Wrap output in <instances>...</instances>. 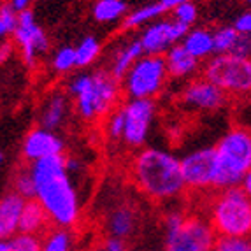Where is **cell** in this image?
<instances>
[{
    "mask_svg": "<svg viewBox=\"0 0 251 251\" xmlns=\"http://www.w3.org/2000/svg\"><path fill=\"white\" fill-rule=\"evenodd\" d=\"M34 199L46 211L53 226L72 228L81 218V202L72 179L65 172V155H53L30 163Z\"/></svg>",
    "mask_w": 251,
    "mask_h": 251,
    "instance_id": "cell-1",
    "label": "cell"
},
{
    "mask_svg": "<svg viewBox=\"0 0 251 251\" xmlns=\"http://www.w3.org/2000/svg\"><path fill=\"white\" fill-rule=\"evenodd\" d=\"M83 171V162L79 158H75V156H65V172H67L69 176H74V174H79Z\"/></svg>",
    "mask_w": 251,
    "mask_h": 251,
    "instance_id": "cell-37",
    "label": "cell"
},
{
    "mask_svg": "<svg viewBox=\"0 0 251 251\" xmlns=\"http://www.w3.org/2000/svg\"><path fill=\"white\" fill-rule=\"evenodd\" d=\"M162 56L163 62H165L167 74L172 75V77H188V75H193L199 71V65H201V62L193 58L179 42L169 48Z\"/></svg>",
    "mask_w": 251,
    "mask_h": 251,
    "instance_id": "cell-18",
    "label": "cell"
},
{
    "mask_svg": "<svg viewBox=\"0 0 251 251\" xmlns=\"http://www.w3.org/2000/svg\"><path fill=\"white\" fill-rule=\"evenodd\" d=\"M183 2H186V0H160V4L163 5V9H165V11H169V9L172 11L176 5L183 4Z\"/></svg>",
    "mask_w": 251,
    "mask_h": 251,
    "instance_id": "cell-41",
    "label": "cell"
},
{
    "mask_svg": "<svg viewBox=\"0 0 251 251\" xmlns=\"http://www.w3.org/2000/svg\"><path fill=\"white\" fill-rule=\"evenodd\" d=\"M169 74L163 56L143 54L122 77V90L128 99H153L165 86Z\"/></svg>",
    "mask_w": 251,
    "mask_h": 251,
    "instance_id": "cell-8",
    "label": "cell"
},
{
    "mask_svg": "<svg viewBox=\"0 0 251 251\" xmlns=\"http://www.w3.org/2000/svg\"><path fill=\"white\" fill-rule=\"evenodd\" d=\"M181 99H183L184 105L197 109V111H218L226 104L228 97L218 88L216 84H213L205 77H199V79H193L183 90Z\"/></svg>",
    "mask_w": 251,
    "mask_h": 251,
    "instance_id": "cell-13",
    "label": "cell"
},
{
    "mask_svg": "<svg viewBox=\"0 0 251 251\" xmlns=\"http://www.w3.org/2000/svg\"><path fill=\"white\" fill-rule=\"evenodd\" d=\"M50 218L46 211L42 209L35 199H28L23 202L20 214V223H18V232L23 234H34V235H44L50 230Z\"/></svg>",
    "mask_w": 251,
    "mask_h": 251,
    "instance_id": "cell-16",
    "label": "cell"
},
{
    "mask_svg": "<svg viewBox=\"0 0 251 251\" xmlns=\"http://www.w3.org/2000/svg\"><path fill=\"white\" fill-rule=\"evenodd\" d=\"M239 34L234 26H222L213 32V50L214 54H230Z\"/></svg>",
    "mask_w": 251,
    "mask_h": 251,
    "instance_id": "cell-26",
    "label": "cell"
},
{
    "mask_svg": "<svg viewBox=\"0 0 251 251\" xmlns=\"http://www.w3.org/2000/svg\"><path fill=\"white\" fill-rule=\"evenodd\" d=\"M184 188L192 192H211L214 181V148H199L179 160Z\"/></svg>",
    "mask_w": 251,
    "mask_h": 251,
    "instance_id": "cell-11",
    "label": "cell"
},
{
    "mask_svg": "<svg viewBox=\"0 0 251 251\" xmlns=\"http://www.w3.org/2000/svg\"><path fill=\"white\" fill-rule=\"evenodd\" d=\"M230 54L234 56H241V58H250L251 54V39L250 35H239L235 41L234 48H232Z\"/></svg>",
    "mask_w": 251,
    "mask_h": 251,
    "instance_id": "cell-34",
    "label": "cell"
},
{
    "mask_svg": "<svg viewBox=\"0 0 251 251\" xmlns=\"http://www.w3.org/2000/svg\"><path fill=\"white\" fill-rule=\"evenodd\" d=\"M239 186L244 190V192L248 193V195H251V172H248L246 176L241 179V183H239Z\"/></svg>",
    "mask_w": 251,
    "mask_h": 251,
    "instance_id": "cell-40",
    "label": "cell"
},
{
    "mask_svg": "<svg viewBox=\"0 0 251 251\" xmlns=\"http://www.w3.org/2000/svg\"><path fill=\"white\" fill-rule=\"evenodd\" d=\"M143 48H141V42L139 39L126 42L125 46H122L116 51V54L113 56V63H111V71L109 74L113 75L114 79L122 81L123 75L128 72V69L135 63V60L143 56Z\"/></svg>",
    "mask_w": 251,
    "mask_h": 251,
    "instance_id": "cell-21",
    "label": "cell"
},
{
    "mask_svg": "<svg viewBox=\"0 0 251 251\" xmlns=\"http://www.w3.org/2000/svg\"><path fill=\"white\" fill-rule=\"evenodd\" d=\"M102 248L105 251H126V243L123 239H116V237H107L102 243Z\"/></svg>",
    "mask_w": 251,
    "mask_h": 251,
    "instance_id": "cell-36",
    "label": "cell"
},
{
    "mask_svg": "<svg viewBox=\"0 0 251 251\" xmlns=\"http://www.w3.org/2000/svg\"><path fill=\"white\" fill-rule=\"evenodd\" d=\"M14 192H16L20 197L25 199V201L34 199L35 186H34V181H32V176H30L28 171L20 172V174L16 176V181H14Z\"/></svg>",
    "mask_w": 251,
    "mask_h": 251,
    "instance_id": "cell-32",
    "label": "cell"
},
{
    "mask_svg": "<svg viewBox=\"0 0 251 251\" xmlns=\"http://www.w3.org/2000/svg\"><path fill=\"white\" fill-rule=\"evenodd\" d=\"M14 53V42L13 41H2L0 42V63L7 62Z\"/></svg>",
    "mask_w": 251,
    "mask_h": 251,
    "instance_id": "cell-38",
    "label": "cell"
},
{
    "mask_svg": "<svg viewBox=\"0 0 251 251\" xmlns=\"http://www.w3.org/2000/svg\"><path fill=\"white\" fill-rule=\"evenodd\" d=\"M67 92L74 99L75 113L84 122H95L116 107L122 86L107 71H100L72 77Z\"/></svg>",
    "mask_w": 251,
    "mask_h": 251,
    "instance_id": "cell-3",
    "label": "cell"
},
{
    "mask_svg": "<svg viewBox=\"0 0 251 251\" xmlns=\"http://www.w3.org/2000/svg\"><path fill=\"white\" fill-rule=\"evenodd\" d=\"M163 230V251H211L216 239L204 214H186L183 211L165 214Z\"/></svg>",
    "mask_w": 251,
    "mask_h": 251,
    "instance_id": "cell-6",
    "label": "cell"
},
{
    "mask_svg": "<svg viewBox=\"0 0 251 251\" xmlns=\"http://www.w3.org/2000/svg\"><path fill=\"white\" fill-rule=\"evenodd\" d=\"M122 141L128 148H143L148 141L156 113V105L153 99H128L122 105Z\"/></svg>",
    "mask_w": 251,
    "mask_h": 251,
    "instance_id": "cell-9",
    "label": "cell"
},
{
    "mask_svg": "<svg viewBox=\"0 0 251 251\" xmlns=\"http://www.w3.org/2000/svg\"><path fill=\"white\" fill-rule=\"evenodd\" d=\"M0 251H9L7 241H0Z\"/></svg>",
    "mask_w": 251,
    "mask_h": 251,
    "instance_id": "cell-42",
    "label": "cell"
},
{
    "mask_svg": "<svg viewBox=\"0 0 251 251\" xmlns=\"http://www.w3.org/2000/svg\"><path fill=\"white\" fill-rule=\"evenodd\" d=\"M179 44L199 62L211 58V54H214L213 32L205 28H188Z\"/></svg>",
    "mask_w": 251,
    "mask_h": 251,
    "instance_id": "cell-20",
    "label": "cell"
},
{
    "mask_svg": "<svg viewBox=\"0 0 251 251\" xmlns=\"http://www.w3.org/2000/svg\"><path fill=\"white\" fill-rule=\"evenodd\" d=\"M16 26H18V13L7 2H4L2 7H0V42L5 41L7 37H11L14 34Z\"/></svg>",
    "mask_w": 251,
    "mask_h": 251,
    "instance_id": "cell-29",
    "label": "cell"
},
{
    "mask_svg": "<svg viewBox=\"0 0 251 251\" xmlns=\"http://www.w3.org/2000/svg\"><path fill=\"white\" fill-rule=\"evenodd\" d=\"M172 13H174V18H172V20L179 21V23L186 25L188 28L195 23V21H197V16H199L197 5L193 4V2H190V0H186V2H183V4L176 5V7L172 9Z\"/></svg>",
    "mask_w": 251,
    "mask_h": 251,
    "instance_id": "cell-31",
    "label": "cell"
},
{
    "mask_svg": "<svg viewBox=\"0 0 251 251\" xmlns=\"http://www.w3.org/2000/svg\"><path fill=\"white\" fill-rule=\"evenodd\" d=\"M13 42L14 46L20 48L21 56L28 67H35L39 56L46 53L50 48L46 32L35 21L34 13L30 9L18 13V26L13 34Z\"/></svg>",
    "mask_w": 251,
    "mask_h": 251,
    "instance_id": "cell-10",
    "label": "cell"
},
{
    "mask_svg": "<svg viewBox=\"0 0 251 251\" xmlns=\"http://www.w3.org/2000/svg\"><path fill=\"white\" fill-rule=\"evenodd\" d=\"M126 14V4L123 0H97L93 5V18L99 23H114Z\"/></svg>",
    "mask_w": 251,
    "mask_h": 251,
    "instance_id": "cell-23",
    "label": "cell"
},
{
    "mask_svg": "<svg viewBox=\"0 0 251 251\" xmlns=\"http://www.w3.org/2000/svg\"><path fill=\"white\" fill-rule=\"evenodd\" d=\"M63 153V141L56 132L46 128H34L28 132L23 141V156L30 163L35 160L46 158V156L62 155Z\"/></svg>",
    "mask_w": 251,
    "mask_h": 251,
    "instance_id": "cell-14",
    "label": "cell"
},
{
    "mask_svg": "<svg viewBox=\"0 0 251 251\" xmlns=\"http://www.w3.org/2000/svg\"><path fill=\"white\" fill-rule=\"evenodd\" d=\"M93 251H105V250H104V248H102V244H100V246H97V248H95V250H93Z\"/></svg>",
    "mask_w": 251,
    "mask_h": 251,
    "instance_id": "cell-43",
    "label": "cell"
},
{
    "mask_svg": "<svg viewBox=\"0 0 251 251\" xmlns=\"http://www.w3.org/2000/svg\"><path fill=\"white\" fill-rule=\"evenodd\" d=\"M100 51H102V46H100V42H99V39L92 37V35L81 39L79 44L74 48L75 69H84V67H88V65H92V63L99 58Z\"/></svg>",
    "mask_w": 251,
    "mask_h": 251,
    "instance_id": "cell-25",
    "label": "cell"
},
{
    "mask_svg": "<svg viewBox=\"0 0 251 251\" xmlns=\"http://www.w3.org/2000/svg\"><path fill=\"white\" fill-rule=\"evenodd\" d=\"M130 176L146 197L156 202L177 199L186 192L179 158L160 148H144L134 156Z\"/></svg>",
    "mask_w": 251,
    "mask_h": 251,
    "instance_id": "cell-2",
    "label": "cell"
},
{
    "mask_svg": "<svg viewBox=\"0 0 251 251\" xmlns=\"http://www.w3.org/2000/svg\"><path fill=\"white\" fill-rule=\"evenodd\" d=\"M163 13H165V9H163V5L160 4V2L143 5V7H139V9H135V11H132L130 14H126L125 26L126 28H137V26L150 25L151 21L158 20Z\"/></svg>",
    "mask_w": 251,
    "mask_h": 251,
    "instance_id": "cell-24",
    "label": "cell"
},
{
    "mask_svg": "<svg viewBox=\"0 0 251 251\" xmlns=\"http://www.w3.org/2000/svg\"><path fill=\"white\" fill-rule=\"evenodd\" d=\"M23 202L25 199L20 197L16 192L0 199V241H9L18 232Z\"/></svg>",
    "mask_w": 251,
    "mask_h": 251,
    "instance_id": "cell-17",
    "label": "cell"
},
{
    "mask_svg": "<svg viewBox=\"0 0 251 251\" xmlns=\"http://www.w3.org/2000/svg\"><path fill=\"white\" fill-rule=\"evenodd\" d=\"M188 26L176 20H155L151 21L143 35L139 37L144 54H160L162 56L171 46L181 42Z\"/></svg>",
    "mask_w": 251,
    "mask_h": 251,
    "instance_id": "cell-12",
    "label": "cell"
},
{
    "mask_svg": "<svg viewBox=\"0 0 251 251\" xmlns=\"http://www.w3.org/2000/svg\"><path fill=\"white\" fill-rule=\"evenodd\" d=\"M139 226V213L137 207L130 202H122L116 204L113 209L107 213L105 218V230H107V237H116V239H130L135 234Z\"/></svg>",
    "mask_w": 251,
    "mask_h": 251,
    "instance_id": "cell-15",
    "label": "cell"
},
{
    "mask_svg": "<svg viewBox=\"0 0 251 251\" xmlns=\"http://www.w3.org/2000/svg\"><path fill=\"white\" fill-rule=\"evenodd\" d=\"M251 172V135L244 126H234L214 146L213 190L239 186Z\"/></svg>",
    "mask_w": 251,
    "mask_h": 251,
    "instance_id": "cell-4",
    "label": "cell"
},
{
    "mask_svg": "<svg viewBox=\"0 0 251 251\" xmlns=\"http://www.w3.org/2000/svg\"><path fill=\"white\" fill-rule=\"evenodd\" d=\"M2 4H4V0H0V7H2Z\"/></svg>",
    "mask_w": 251,
    "mask_h": 251,
    "instance_id": "cell-45",
    "label": "cell"
},
{
    "mask_svg": "<svg viewBox=\"0 0 251 251\" xmlns=\"http://www.w3.org/2000/svg\"><path fill=\"white\" fill-rule=\"evenodd\" d=\"M69 109H71V104L65 93L56 92L50 95L41 111V128L53 130V132L60 128L65 118L69 116Z\"/></svg>",
    "mask_w": 251,
    "mask_h": 251,
    "instance_id": "cell-19",
    "label": "cell"
},
{
    "mask_svg": "<svg viewBox=\"0 0 251 251\" xmlns=\"http://www.w3.org/2000/svg\"><path fill=\"white\" fill-rule=\"evenodd\" d=\"M211 251H251L250 237H226L216 235Z\"/></svg>",
    "mask_w": 251,
    "mask_h": 251,
    "instance_id": "cell-30",
    "label": "cell"
},
{
    "mask_svg": "<svg viewBox=\"0 0 251 251\" xmlns=\"http://www.w3.org/2000/svg\"><path fill=\"white\" fill-rule=\"evenodd\" d=\"M226 97H244L251 90V60L234 54H216L207 58L204 75Z\"/></svg>",
    "mask_w": 251,
    "mask_h": 251,
    "instance_id": "cell-7",
    "label": "cell"
},
{
    "mask_svg": "<svg viewBox=\"0 0 251 251\" xmlns=\"http://www.w3.org/2000/svg\"><path fill=\"white\" fill-rule=\"evenodd\" d=\"M105 130H107V135L113 139V141L122 139V135H123V113H122V107H114L113 111L109 113Z\"/></svg>",
    "mask_w": 251,
    "mask_h": 251,
    "instance_id": "cell-33",
    "label": "cell"
},
{
    "mask_svg": "<svg viewBox=\"0 0 251 251\" xmlns=\"http://www.w3.org/2000/svg\"><path fill=\"white\" fill-rule=\"evenodd\" d=\"M74 235L71 228L53 226L41 237V251H72Z\"/></svg>",
    "mask_w": 251,
    "mask_h": 251,
    "instance_id": "cell-22",
    "label": "cell"
},
{
    "mask_svg": "<svg viewBox=\"0 0 251 251\" xmlns=\"http://www.w3.org/2000/svg\"><path fill=\"white\" fill-rule=\"evenodd\" d=\"M7 4L11 5V7L16 11V13H21V11H25V9H30L32 0H9Z\"/></svg>",
    "mask_w": 251,
    "mask_h": 251,
    "instance_id": "cell-39",
    "label": "cell"
},
{
    "mask_svg": "<svg viewBox=\"0 0 251 251\" xmlns=\"http://www.w3.org/2000/svg\"><path fill=\"white\" fill-rule=\"evenodd\" d=\"M51 65H53V71L54 72H60V74H65V72H71L72 69H75L74 48H72V46L60 48V50L53 54Z\"/></svg>",
    "mask_w": 251,
    "mask_h": 251,
    "instance_id": "cell-28",
    "label": "cell"
},
{
    "mask_svg": "<svg viewBox=\"0 0 251 251\" xmlns=\"http://www.w3.org/2000/svg\"><path fill=\"white\" fill-rule=\"evenodd\" d=\"M41 237L42 235L16 232L7 241L9 251H41Z\"/></svg>",
    "mask_w": 251,
    "mask_h": 251,
    "instance_id": "cell-27",
    "label": "cell"
},
{
    "mask_svg": "<svg viewBox=\"0 0 251 251\" xmlns=\"http://www.w3.org/2000/svg\"><path fill=\"white\" fill-rule=\"evenodd\" d=\"M207 205V222L216 235L250 237L251 232V199L241 186L214 190Z\"/></svg>",
    "mask_w": 251,
    "mask_h": 251,
    "instance_id": "cell-5",
    "label": "cell"
},
{
    "mask_svg": "<svg viewBox=\"0 0 251 251\" xmlns=\"http://www.w3.org/2000/svg\"><path fill=\"white\" fill-rule=\"evenodd\" d=\"M234 30L239 35H250L251 34V14L244 13L235 20Z\"/></svg>",
    "mask_w": 251,
    "mask_h": 251,
    "instance_id": "cell-35",
    "label": "cell"
},
{
    "mask_svg": "<svg viewBox=\"0 0 251 251\" xmlns=\"http://www.w3.org/2000/svg\"><path fill=\"white\" fill-rule=\"evenodd\" d=\"M2 160H4V155H2V151H0V163H2Z\"/></svg>",
    "mask_w": 251,
    "mask_h": 251,
    "instance_id": "cell-44",
    "label": "cell"
}]
</instances>
